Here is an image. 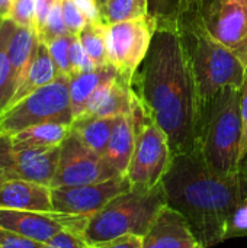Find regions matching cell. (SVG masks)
I'll use <instances>...</instances> for the list:
<instances>
[{
    "label": "cell",
    "mask_w": 247,
    "mask_h": 248,
    "mask_svg": "<svg viewBox=\"0 0 247 248\" xmlns=\"http://www.w3.org/2000/svg\"><path fill=\"white\" fill-rule=\"evenodd\" d=\"M95 248H143V237L138 235H125L109 243L100 244Z\"/></svg>",
    "instance_id": "cell-36"
},
{
    "label": "cell",
    "mask_w": 247,
    "mask_h": 248,
    "mask_svg": "<svg viewBox=\"0 0 247 248\" xmlns=\"http://www.w3.org/2000/svg\"><path fill=\"white\" fill-rule=\"evenodd\" d=\"M242 137V87L229 86L199 106L197 153L211 173L236 179Z\"/></svg>",
    "instance_id": "cell-4"
},
{
    "label": "cell",
    "mask_w": 247,
    "mask_h": 248,
    "mask_svg": "<svg viewBox=\"0 0 247 248\" xmlns=\"http://www.w3.org/2000/svg\"><path fill=\"white\" fill-rule=\"evenodd\" d=\"M13 0H0V19H6Z\"/></svg>",
    "instance_id": "cell-38"
},
{
    "label": "cell",
    "mask_w": 247,
    "mask_h": 248,
    "mask_svg": "<svg viewBox=\"0 0 247 248\" xmlns=\"http://www.w3.org/2000/svg\"><path fill=\"white\" fill-rule=\"evenodd\" d=\"M0 209L52 212L51 187L22 179L3 180L0 182Z\"/></svg>",
    "instance_id": "cell-16"
},
{
    "label": "cell",
    "mask_w": 247,
    "mask_h": 248,
    "mask_svg": "<svg viewBox=\"0 0 247 248\" xmlns=\"http://www.w3.org/2000/svg\"><path fill=\"white\" fill-rule=\"evenodd\" d=\"M121 176L112 164L90 150L71 129L60 145V161L51 189L100 183Z\"/></svg>",
    "instance_id": "cell-9"
},
{
    "label": "cell",
    "mask_w": 247,
    "mask_h": 248,
    "mask_svg": "<svg viewBox=\"0 0 247 248\" xmlns=\"http://www.w3.org/2000/svg\"><path fill=\"white\" fill-rule=\"evenodd\" d=\"M132 87L150 119L166 134L172 157L197 153L199 100L175 25L154 29Z\"/></svg>",
    "instance_id": "cell-1"
},
{
    "label": "cell",
    "mask_w": 247,
    "mask_h": 248,
    "mask_svg": "<svg viewBox=\"0 0 247 248\" xmlns=\"http://www.w3.org/2000/svg\"><path fill=\"white\" fill-rule=\"evenodd\" d=\"M44 243L19 235L13 231L0 228V248H44Z\"/></svg>",
    "instance_id": "cell-32"
},
{
    "label": "cell",
    "mask_w": 247,
    "mask_h": 248,
    "mask_svg": "<svg viewBox=\"0 0 247 248\" xmlns=\"http://www.w3.org/2000/svg\"><path fill=\"white\" fill-rule=\"evenodd\" d=\"M89 58L96 67L106 65L108 62V45H106V25L87 23L77 35Z\"/></svg>",
    "instance_id": "cell-22"
},
{
    "label": "cell",
    "mask_w": 247,
    "mask_h": 248,
    "mask_svg": "<svg viewBox=\"0 0 247 248\" xmlns=\"http://www.w3.org/2000/svg\"><path fill=\"white\" fill-rule=\"evenodd\" d=\"M71 125L47 122L25 128L12 135L13 145L26 147H60L70 134Z\"/></svg>",
    "instance_id": "cell-21"
},
{
    "label": "cell",
    "mask_w": 247,
    "mask_h": 248,
    "mask_svg": "<svg viewBox=\"0 0 247 248\" xmlns=\"http://www.w3.org/2000/svg\"><path fill=\"white\" fill-rule=\"evenodd\" d=\"M118 116H80L73 121L71 131L95 153L105 155Z\"/></svg>",
    "instance_id": "cell-20"
},
{
    "label": "cell",
    "mask_w": 247,
    "mask_h": 248,
    "mask_svg": "<svg viewBox=\"0 0 247 248\" xmlns=\"http://www.w3.org/2000/svg\"><path fill=\"white\" fill-rule=\"evenodd\" d=\"M89 218L61 212H36L0 209V228L13 231L38 243H48L61 231H71L82 237Z\"/></svg>",
    "instance_id": "cell-11"
},
{
    "label": "cell",
    "mask_w": 247,
    "mask_h": 248,
    "mask_svg": "<svg viewBox=\"0 0 247 248\" xmlns=\"http://www.w3.org/2000/svg\"><path fill=\"white\" fill-rule=\"evenodd\" d=\"M66 33H70L66 23H64V19H63V12H61V1L58 3H54L51 10H49V15L47 17V22L42 28V31L38 33V39L39 42H51L52 39L61 36V35H66Z\"/></svg>",
    "instance_id": "cell-27"
},
{
    "label": "cell",
    "mask_w": 247,
    "mask_h": 248,
    "mask_svg": "<svg viewBox=\"0 0 247 248\" xmlns=\"http://www.w3.org/2000/svg\"><path fill=\"white\" fill-rule=\"evenodd\" d=\"M242 121H243V137H242L239 167L242 163L247 161V70L246 76H245V83L242 87Z\"/></svg>",
    "instance_id": "cell-34"
},
{
    "label": "cell",
    "mask_w": 247,
    "mask_h": 248,
    "mask_svg": "<svg viewBox=\"0 0 247 248\" xmlns=\"http://www.w3.org/2000/svg\"><path fill=\"white\" fill-rule=\"evenodd\" d=\"M154 29V22L148 16L106 26L108 62L127 81L132 83L140 70L148 52Z\"/></svg>",
    "instance_id": "cell-8"
},
{
    "label": "cell",
    "mask_w": 247,
    "mask_h": 248,
    "mask_svg": "<svg viewBox=\"0 0 247 248\" xmlns=\"http://www.w3.org/2000/svg\"><path fill=\"white\" fill-rule=\"evenodd\" d=\"M16 25L10 19H0V116L4 113V92L9 78V57L7 49Z\"/></svg>",
    "instance_id": "cell-24"
},
{
    "label": "cell",
    "mask_w": 247,
    "mask_h": 248,
    "mask_svg": "<svg viewBox=\"0 0 247 248\" xmlns=\"http://www.w3.org/2000/svg\"><path fill=\"white\" fill-rule=\"evenodd\" d=\"M182 0H147V16L156 28L173 26L179 13Z\"/></svg>",
    "instance_id": "cell-25"
},
{
    "label": "cell",
    "mask_w": 247,
    "mask_h": 248,
    "mask_svg": "<svg viewBox=\"0 0 247 248\" xmlns=\"http://www.w3.org/2000/svg\"><path fill=\"white\" fill-rule=\"evenodd\" d=\"M106 1H108V0H98V4H99V7L102 9V7L106 4Z\"/></svg>",
    "instance_id": "cell-39"
},
{
    "label": "cell",
    "mask_w": 247,
    "mask_h": 248,
    "mask_svg": "<svg viewBox=\"0 0 247 248\" xmlns=\"http://www.w3.org/2000/svg\"><path fill=\"white\" fill-rule=\"evenodd\" d=\"M58 74H60V71L49 54L48 45L45 42H39L38 48H36V54L29 67V71H28L25 80L22 81V84L19 86V89L16 90L15 96L12 97L7 109L12 108L13 105H16L19 100H22L28 94H31L32 92L49 84Z\"/></svg>",
    "instance_id": "cell-19"
},
{
    "label": "cell",
    "mask_w": 247,
    "mask_h": 248,
    "mask_svg": "<svg viewBox=\"0 0 247 248\" xmlns=\"http://www.w3.org/2000/svg\"><path fill=\"white\" fill-rule=\"evenodd\" d=\"M49 1H51V3L54 4V3H58V1H61V0H49Z\"/></svg>",
    "instance_id": "cell-40"
},
{
    "label": "cell",
    "mask_w": 247,
    "mask_h": 248,
    "mask_svg": "<svg viewBox=\"0 0 247 248\" xmlns=\"http://www.w3.org/2000/svg\"><path fill=\"white\" fill-rule=\"evenodd\" d=\"M137 140V121L134 116V109L128 115H121L116 118L105 158L112 164V167L121 174L125 176Z\"/></svg>",
    "instance_id": "cell-17"
},
{
    "label": "cell",
    "mask_w": 247,
    "mask_h": 248,
    "mask_svg": "<svg viewBox=\"0 0 247 248\" xmlns=\"http://www.w3.org/2000/svg\"><path fill=\"white\" fill-rule=\"evenodd\" d=\"M61 12L66 26L73 35H79L80 31L89 23L73 0H61Z\"/></svg>",
    "instance_id": "cell-30"
},
{
    "label": "cell",
    "mask_w": 247,
    "mask_h": 248,
    "mask_svg": "<svg viewBox=\"0 0 247 248\" xmlns=\"http://www.w3.org/2000/svg\"><path fill=\"white\" fill-rule=\"evenodd\" d=\"M188 221L165 205L143 237V248H201Z\"/></svg>",
    "instance_id": "cell-13"
},
{
    "label": "cell",
    "mask_w": 247,
    "mask_h": 248,
    "mask_svg": "<svg viewBox=\"0 0 247 248\" xmlns=\"http://www.w3.org/2000/svg\"><path fill=\"white\" fill-rule=\"evenodd\" d=\"M89 23H103L98 0H73Z\"/></svg>",
    "instance_id": "cell-35"
},
{
    "label": "cell",
    "mask_w": 247,
    "mask_h": 248,
    "mask_svg": "<svg viewBox=\"0 0 247 248\" xmlns=\"http://www.w3.org/2000/svg\"><path fill=\"white\" fill-rule=\"evenodd\" d=\"M74 36L76 35H73V33H66V35H61L47 44L58 71L66 76H71V73H73L71 64H70V45H71Z\"/></svg>",
    "instance_id": "cell-26"
},
{
    "label": "cell",
    "mask_w": 247,
    "mask_h": 248,
    "mask_svg": "<svg viewBox=\"0 0 247 248\" xmlns=\"http://www.w3.org/2000/svg\"><path fill=\"white\" fill-rule=\"evenodd\" d=\"M74 121L68 89V76L60 73L49 84L32 92L0 116V132H16L47 122L71 125Z\"/></svg>",
    "instance_id": "cell-6"
},
{
    "label": "cell",
    "mask_w": 247,
    "mask_h": 248,
    "mask_svg": "<svg viewBox=\"0 0 247 248\" xmlns=\"http://www.w3.org/2000/svg\"><path fill=\"white\" fill-rule=\"evenodd\" d=\"M172 163V151L166 134L151 119L137 126L135 148L127 170L132 189L153 190L162 185Z\"/></svg>",
    "instance_id": "cell-7"
},
{
    "label": "cell",
    "mask_w": 247,
    "mask_h": 248,
    "mask_svg": "<svg viewBox=\"0 0 247 248\" xmlns=\"http://www.w3.org/2000/svg\"><path fill=\"white\" fill-rule=\"evenodd\" d=\"M131 189L125 176H118L100 183L51 189L55 212L90 218L105 208L115 196Z\"/></svg>",
    "instance_id": "cell-12"
},
{
    "label": "cell",
    "mask_w": 247,
    "mask_h": 248,
    "mask_svg": "<svg viewBox=\"0 0 247 248\" xmlns=\"http://www.w3.org/2000/svg\"><path fill=\"white\" fill-rule=\"evenodd\" d=\"M17 179L15 170V154L12 137L0 132V182Z\"/></svg>",
    "instance_id": "cell-29"
},
{
    "label": "cell",
    "mask_w": 247,
    "mask_h": 248,
    "mask_svg": "<svg viewBox=\"0 0 247 248\" xmlns=\"http://www.w3.org/2000/svg\"><path fill=\"white\" fill-rule=\"evenodd\" d=\"M205 29L247 68V0H195Z\"/></svg>",
    "instance_id": "cell-10"
},
{
    "label": "cell",
    "mask_w": 247,
    "mask_h": 248,
    "mask_svg": "<svg viewBox=\"0 0 247 248\" xmlns=\"http://www.w3.org/2000/svg\"><path fill=\"white\" fill-rule=\"evenodd\" d=\"M16 177L51 187L60 161V147L13 145Z\"/></svg>",
    "instance_id": "cell-14"
},
{
    "label": "cell",
    "mask_w": 247,
    "mask_h": 248,
    "mask_svg": "<svg viewBox=\"0 0 247 248\" xmlns=\"http://www.w3.org/2000/svg\"><path fill=\"white\" fill-rule=\"evenodd\" d=\"M70 64H71V74L74 73H83V71H90L96 65L93 61L89 58L87 52L84 51L82 42L79 41V36L76 35L71 45H70Z\"/></svg>",
    "instance_id": "cell-31"
},
{
    "label": "cell",
    "mask_w": 247,
    "mask_h": 248,
    "mask_svg": "<svg viewBox=\"0 0 247 248\" xmlns=\"http://www.w3.org/2000/svg\"><path fill=\"white\" fill-rule=\"evenodd\" d=\"M52 3L49 0H35V31L39 33L47 22Z\"/></svg>",
    "instance_id": "cell-37"
},
{
    "label": "cell",
    "mask_w": 247,
    "mask_h": 248,
    "mask_svg": "<svg viewBox=\"0 0 247 248\" xmlns=\"http://www.w3.org/2000/svg\"><path fill=\"white\" fill-rule=\"evenodd\" d=\"M175 26L192 70L199 106L224 87H243L247 68L205 29L195 0H182Z\"/></svg>",
    "instance_id": "cell-3"
},
{
    "label": "cell",
    "mask_w": 247,
    "mask_h": 248,
    "mask_svg": "<svg viewBox=\"0 0 247 248\" xmlns=\"http://www.w3.org/2000/svg\"><path fill=\"white\" fill-rule=\"evenodd\" d=\"M165 205L162 185L153 190L131 187L87 219L82 238L89 247L95 248L125 235L144 237Z\"/></svg>",
    "instance_id": "cell-5"
},
{
    "label": "cell",
    "mask_w": 247,
    "mask_h": 248,
    "mask_svg": "<svg viewBox=\"0 0 247 248\" xmlns=\"http://www.w3.org/2000/svg\"><path fill=\"white\" fill-rule=\"evenodd\" d=\"M103 25L128 22L147 16V0H108L100 9Z\"/></svg>",
    "instance_id": "cell-23"
},
{
    "label": "cell",
    "mask_w": 247,
    "mask_h": 248,
    "mask_svg": "<svg viewBox=\"0 0 247 248\" xmlns=\"http://www.w3.org/2000/svg\"><path fill=\"white\" fill-rule=\"evenodd\" d=\"M201 248H202V247H201Z\"/></svg>",
    "instance_id": "cell-41"
},
{
    "label": "cell",
    "mask_w": 247,
    "mask_h": 248,
    "mask_svg": "<svg viewBox=\"0 0 247 248\" xmlns=\"http://www.w3.org/2000/svg\"><path fill=\"white\" fill-rule=\"evenodd\" d=\"M162 189L166 205L188 221L202 248L214 247L226 241L234 211L247 199V161L240 164L236 179H221L208 170L198 153L175 155Z\"/></svg>",
    "instance_id": "cell-2"
},
{
    "label": "cell",
    "mask_w": 247,
    "mask_h": 248,
    "mask_svg": "<svg viewBox=\"0 0 247 248\" xmlns=\"http://www.w3.org/2000/svg\"><path fill=\"white\" fill-rule=\"evenodd\" d=\"M44 248H90L79 234L71 231H61L52 240L45 243Z\"/></svg>",
    "instance_id": "cell-33"
},
{
    "label": "cell",
    "mask_w": 247,
    "mask_h": 248,
    "mask_svg": "<svg viewBox=\"0 0 247 248\" xmlns=\"http://www.w3.org/2000/svg\"><path fill=\"white\" fill-rule=\"evenodd\" d=\"M119 73L111 64L95 67L90 71L74 73L68 76V89H70V99H71V110L74 119L80 118L87 106L89 99L92 94L105 83L116 78Z\"/></svg>",
    "instance_id": "cell-18"
},
{
    "label": "cell",
    "mask_w": 247,
    "mask_h": 248,
    "mask_svg": "<svg viewBox=\"0 0 247 248\" xmlns=\"http://www.w3.org/2000/svg\"><path fill=\"white\" fill-rule=\"evenodd\" d=\"M39 39L35 28H22L16 26L9 49H7V57H9V78H7V86L4 92V112L15 96L16 90L25 80L29 67L32 64V60L36 54Z\"/></svg>",
    "instance_id": "cell-15"
},
{
    "label": "cell",
    "mask_w": 247,
    "mask_h": 248,
    "mask_svg": "<svg viewBox=\"0 0 247 248\" xmlns=\"http://www.w3.org/2000/svg\"><path fill=\"white\" fill-rule=\"evenodd\" d=\"M6 19L16 26L35 28V0H13Z\"/></svg>",
    "instance_id": "cell-28"
}]
</instances>
